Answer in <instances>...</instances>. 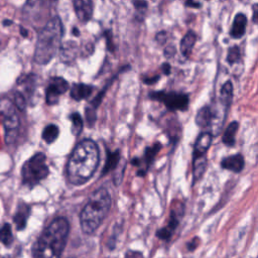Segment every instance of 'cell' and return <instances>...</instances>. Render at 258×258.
<instances>
[{
    "label": "cell",
    "instance_id": "cell-1",
    "mask_svg": "<svg viewBox=\"0 0 258 258\" xmlns=\"http://www.w3.org/2000/svg\"><path fill=\"white\" fill-rule=\"evenodd\" d=\"M99 163V149L91 139L82 140L74 149L68 165L67 174L71 183L81 185L87 182Z\"/></svg>",
    "mask_w": 258,
    "mask_h": 258
},
{
    "label": "cell",
    "instance_id": "cell-2",
    "mask_svg": "<svg viewBox=\"0 0 258 258\" xmlns=\"http://www.w3.org/2000/svg\"><path fill=\"white\" fill-rule=\"evenodd\" d=\"M70 231L69 222L62 218L54 219L42 232L34 244V258H59L66 246Z\"/></svg>",
    "mask_w": 258,
    "mask_h": 258
},
{
    "label": "cell",
    "instance_id": "cell-3",
    "mask_svg": "<svg viewBox=\"0 0 258 258\" xmlns=\"http://www.w3.org/2000/svg\"><path fill=\"white\" fill-rule=\"evenodd\" d=\"M63 26L60 19L55 16L49 19L38 33L35 45L34 60L38 64L49 62L60 47Z\"/></svg>",
    "mask_w": 258,
    "mask_h": 258
},
{
    "label": "cell",
    "instance_id": "cell-4",
    "mask_svg": "<svg viewBox=\"0 0 258 258\" xmlns=\"http://www.w3.org/2000/svg\"><path fill=\"white\" fill-rule=\"evenodd\" d=\"M111 207V196L105 187L95 190L89 198L80 215L81 228L84 233L92 234L101 225Z\"/></svg>",
    "mask_w": 258,
    "mask_h": 258
},
{
    "label": "cell",
    "instance_id": "cell-5",
    "mask_svg": "<svg viewBox=\"0 0 258 258\" xmlns=\"http://www.w3.org/2000/svg\"><path fill=\"white\" fill-rule=\"evenodd\" d=\"M45 155L41 152L34 154L22 166V181L30 187L44 179L48 174V166L45 162Z\"/></svg>",
    "mask_w": 258,
    "mask_h": 258
},
{
    "label": "cell",
    "instance_id": "cell-6",
    "mask_svg": "<svg viewBox=\"0 0 258 258\" xmlns=\"http://www.w3.org/2000/svg\"><path fill=\"white\" fill-rule=\"evenodd\" d=\"M0 117L2 118L5 128L6 142L10 143L16 137L19 127V118L14 106L8 99L0 100Z\"/></svg>",
    "mask_w": 258,
    "mask_h": 258
},
{
    "label": "cell",
    "instance_id": "cell-7",
    "mask_svg": "<svg viewBox=\"0 0 258 258\" xmlns=\"http://www.w3.org/2000/svg\"><path fill=\"white\" fill-rule=\"evenodd\" d=\"M149 97L153 100L163 102L167 109L170 111H184L188 107V96L186 94L176 93V92H152L149 94Z\"/></svg>",
    "mask_w": 258,
    "mask_h": 258
},
{
    "label": "cell",
    "instance_id": "cell-8",
    "mask_svg": "<svg viewBox=\"0 0 258 258\" xmlns=\"http://www.w3.org/2000/svg\"><path fill=\"white\" fill-rule=\"evenodd\" d=\"M69 83L60 77H53L50 79L46 91L45 100L48 105H55L58 102L59 96L69 90Z\"/></svg>",
    "mask_w": 258,
    "mask_h": 258
},
{
    "label": "cell",
    "instance_id": "cell-9",
    "mask_svg": "<svg viewBox=\"0 0 258 258\" xmlns=\"http://www.w3.org/2000/svg\"><path fill=\"white\" fill-rule=\"evenodd\" d=\"M183 215V205L180 203H177L175 207L171 209L170 212V217H169V222L165 228H162L157 231L156 235L158 238L162 240H168L174 231V229L177 227L181 217Z\"/></svg>",
    "mask_w": 258,
    "mask_h": 258
},
{
    "label": "cell",
    "instance_id": "cell-10",
    "mask_svg": "<svg viewBox=\"0 0 258 258\" xmlns=\"http://www.w3.org/2000/svg\"><path fill=\"white\" fill-rule=\"evenodd\" d=\"M212 139H213V136L210 132H204L199 135L198 139L196 140L195 146H194L192 159L206 157V153H207L208 149L210 148Z\"/></svg>",
    "mask_w": 258,
    "mask_h": 258
},
{
    "label": "cell",
    "instance_id": "cell-11",
    "mask_svg": "<svg viewBox=\"0 0 258 258\" xmlns=\"http://www.w3.org/2000/svg\"><path fill=\"white\" fill-rule=\"evenodd\" d=\"M75 12L78 18L83 21L87 22L91 19L93 15V2L90 0H75L73 2Z\"/></svg>",
    "mask_w": 258,
    "mask_h": 258
},
{
    "label": "cell",
    "instance_id": "cell-12",
    "mask_svg": "<svg viewBox=\"0 0 258 258\" xmlns=\"http://www.w3.org/2000/svg\"><path fill=\"white\" fill-rule=\"evenodd\" d=\"M216 118V112H214L210 106H205L198 111V114L196 116V122L200 127L206 128L209 127Z\"/></svg>",
    "mask_w": 258,
    "mask_h": 258
},
{
    "label": "cell",
    "instance_id": "cell-13",
    "mask_svg": "<svg viewBox=\"0 0 258 258\" xmlns=\"http://www.w3.org/2000/svg\"><path fill=\"white\" fill-rule=\"evenodd\" d=\"M221 166L224 169H228L234 172H240L244 167V157L240 153L227 156L222 159Z\"/></svg>",
    "mask_w": 258,
    "mask_h": 258
},
{
    "label": "cell",
    "instance_id": "cell-14",
    "mask_svg": "<svg viewBox=\"0 0 258 258\" xmlns=\"http://www.w3.org/2000/svg\"><path fill=\"white\" fill-rule=\"evenodd\" d=\"M247 25V17L243 13H238L233 21L230 35L234 38H241L245 34Z\"/></svg>",
    "mask_w": 258,
    "mask_h": 258
},
{
    "label": "cell",
    "instance_id": "cell-15",
    "mask_svg": "<svg viewBox=\"0 0 258 258\" xmlns=\"http://www.w3.org/2000/svg\"><path fill=\"white\" fill-rule=\"evenodd\" d=\"M93 90L94 88L90 85H86L82 83L74 84L71 89V97L76 101H81L90 97Z\"/></svg>",
    "mask_w": 258,
    "mask_h": 258
},
{
    "label": "cell",
    "instance_id": "cell-16",
    "mask_svg": "<svg viewBox=\"0 0 258 258\" xmlns=\"http://www.w3.org/2000/svg\"><path fill=\"white\" fill-rule=\"evenodd\" d=\"M197 40V35L192 31H188L181 39L180 41V52L181 54L185 57L188 58V56L191 53V49L196 43Z\"/></svg>",
    "mask_w": 258,
    "mask_h": 258
},
{
    "label": "cell",
    "instance_id": "cell-17",
    "mask_svg": "<svg viewBox=\"0 0 258 258\" xmlns=\"http://www.w3.org/2000/svg\"><path fill=\"white\" fill-rule=\"evenodd\" d=\"M238 128H239V123L236 121H233L228 125L222 137V141L225 145L233 146L235 144V136L238 131Z\"/></svg>",
    "mask_w": 258,
    "mask_h": 258
},
{
    "label": "cell",
    "instance_id": "cell-18",
    "mask_svg": "<svg viewBox=\"0 0 258 258\" xmlns=\"http://www.w3.org/2000/svg\"><path fill=\"white\" fill-rule=\"evenodd\" d=\"M232 99H233L232 83L231 82H226L223 85V87L221 89V93H220V101H221L222 106L225 108L226 111L230 107V105L232 103Z\"/></svg>",
    "mask_w": 258,
    "mask_h": 258
},
{
    "label": "cell",
    "instance_id": "cell-19",
    "mask_svg": "<svg viewBox=\"0 0 258 258\" xmlns=\"http://www.w3.org/2000/svg\"><path fill=\"white\" fill-rule=\"evenodd\" d=\"M28 216H29V207L26 206L25 204H21L14 216V222L16 224L17 230H22L25 227Z\"/></svg>",
    "mask_w": 258,
    "mask_h": 258
},
{
    "label": "cell",
    "instance_id": "cell-20",
    "mask_svg": "<svg viewBox=\"0 0 258 258\" xmlns=\"http://www.w3.org/2000/svg\"><path fill=\"white\" fill-rule=\"evenodd\" d=\"M119 159H120V154H119L118 150H116L115 152H109L107 155L106 163L102 170V174H107L110 170L115 169L116 165L119 162Z\"/></svg>",
    "mask_w": 258,
    "mask_h": 258
},
{
    "label": "cell",
    "instance_id": "cell-21",
    "mask_svg": "<svg viewBox=\"0 0 258 258\" xmlns=\"http://www.w3.org/2000/svg\"><path fill=\"white\" fill-rule=\"evenodd\" d=\"M57 136H58V127L56 125L49 124L43 129L42 138L46 143L48 144L52 143L57 138Z\"/></svg>",
    "mask_w": 258,
    "mask_h": 258
},
{
    "label": "cell",
    "instance_id": "cell-22",
    "mask_svg": "<svg viewBox=\"0 0 258 258\" xmlns=\"http://www.w3.org/2000/svg\"><path fill=\"white\" fill-rule=\"evenodd\" d=\"M70 119L72 121V133L75 136H79L83 130V120L79 113L75 112L70 115Z\"/></svg>",
    "mask_w": 258,
    "mask_h": 258
},
{
    "label": "cell",
    "instance_id": "cell-23",
    "mask_svg": "<svg viewBox=\"0 0 258 258\" xmlns=\"http://www.w3.org/2000/svg\"><path fill=\"white\" fill-rule=\"evenodd\" d=\"M159 149H160V144L159 143H156V144H154V145H152L150 147H147L145 149L143 160H144V162L146 164V167H145L146 170L149 167V165L151 164V162L153 161V159H154L155 155L157 154V152L159 151Z\"/></svg>",
    "mask_w": 258,
    "mask_h": 258
},
{
    "label": "cell",
    "instance_id": "cell-24",
    "mask_svg": "<svg viewBox=\"0 0 258 258\" xmlns=\"http://www.w3.org/2000/svg\"><path fill=\"white\" fill-rule=\"evenodd\" d=\"M0 241L6 246H9L12 243L13 236H12L11 227L9 224H4L0 228Z\"/></svg>",
    "mask_w": 258,
    "mask_h": 258
},
{
    "label": "cell",
    "instance_id": "cell-25",
    "mask_svg": "<svg viewBox=\"0 0 258 258\" xmlns=\"http://www.w3.org/2000/svg\"><path fill=\"white\" fill-rule=\"evenodd\" d=\"M241 57V51L240 48L237 45L231 46L228 50V55H227V60L229 63H235L237 62Z\"/></svg>",
    "mask_w": 258,
    "mask_h": 258
},
{
    "label": "cell",
    "instance_id": "cell-26",
    "mask_svg": "<svg viewBox=\"0 0 258 258\" xmlns=\"http://www.w3.org/2000/svg\"><path fill=\"white\" fill-rule=\"evenodd\" d=\"M14 103H15V105L17 106V108L19 110H23L25 108L26 101H25V98L23 97V95L20 92H16L14 94Z\"/></svg>",
    "mask_w": 258,
    "mask_h": 258
},
{
    "label": "cell",
    "instance_id": "cell-27",
    "mask_svg": "<svg viewBox=\"0 0 258 258\" xmlns=\"http://www.w3.org/2000/svg\"><path fill=\"white\" fill-rule=\"evenodd\" d=\"M86 119L87 122L90 126H93L96 120V113H95V109L92 107H87L86 108Z\"/></svg>",
    "mask_w": 258,
    "mask_h": 258
},
{
    "label": "cell",
    "instance_id": "cell-28",
    "mask_svg": "<svg viewBox=\"0 0 258 258\" xmlns=\"http://www.w3.org/2000/svg\"><path fill=\"white\" fill-rule=\"evenodd\" d=\"M166 37H167L166 32H165V31H160V32H159V33H157V35H156V40H157V42H158V43L162 44V43H164V42H165Z\"/></svg>",
    "mask_w": 258,
    "mask_h": 258
},
{
    "label": "cell",
    "instance_id": "cell-29",
    "mask_svg": "<svg viewBox=\"0 0 258 258\" xmlns=\"http://www.w3.org/2000/svg\"><path fill=\"white\" fill-rule=\"evenodd\" d=\"M159 79V76H155V77H151V78H145L143 80V83L144 84H147V85H152V84H155Z\"/></svg>",
    "mask_w": 258,
    "mask_h": 258
},
{
    "label": "cell",
    "instance_id": "cell-30",
    "mask_svg": "<svg viewBox=\"0 0 258 258\" xmlns=\"http://www.w3.org/2000/svg\"><path fill=\"white\" fill-rule=\"evenodd\" d=\"M174 52H175V48L172 45L171 46H167L165 48V50H164V54L166 55V57H171L174 54Z\"/></svg>",
    "mask_w": 258,
    "mask_h": 258
},
{
    "label": "cell",
    "instance_id": "cell-31",
    "mask_svg": "<svg viewBox=\"0 0 258 258\" xmlns=\"http://www.w3.org/2000/svg\"><path fill=\"white\" fill-rule=\"evenodd\" d=\"M133 4H134V6H135L136 8H138V9H140V8H145V7L147 6V3L144 2V1H135V2H133Z\"/></svg>",
    "mask_w": 258,
    "mask_h": 258
},
{
    "label": "cell",
    "instance_id": "cell-32",
    "mask_svg": "<svg viewBox=\"0 0 258 258\" xmlns=\"http://www.w3.org/2000/svg\"><path fill=\"white\" fill-rule=\"evenodd\" d=\"M198 243H199V240H198L197 238L192 239V240H191V242L187 244V247H188V249H189V250H194V249H196V247H197Z\"/></svg>",
    "mask_w": 258,
    "mask_h": 258
},
{
    "label": "cell",
    "instance_id": "cell-33",
    "mask_svg": "<svg viewBox=\"0 0 258 258\" xmlns=\"http://www.w3.org/2000/svg\"><path fill=\"white\" fill-rule=\"evenodd\" d=\"M126 258H142V256L140 253L137 252H128Z\"/></svg>",
    "mask_w": 258,
    "mask_h": 258
},
{
    "label": "cell",
    "instance_id": "cell-34",
    "mask_svg": "<svg viewBox=\"0 0 258 258\" xmlns=\"http://www.w3.org/2000/svg\"><path fill=\"white\" fill-rule=\"evenodd\" d=\"M186 6H190V7H195V8H199L201 6V3L199 2H192V1H187L185 2Z\"/></svg>",
    "mask_w": 258,
    "mask_h": 258
},
{
    "label": "cell",
    "instance_id": "cell-35",
    "mask_svg": "<svg viewBox=\"0 0 258 258\" xmlns=\"http://www.w3.org/2000/svg\"><path fill=\"white\" fill-rule=\"evenodd\" d=\"M162 71H163V73L165 74V75H168V74H170V66L168 64V63H163V66H162Z\"/></svg>",
    "mask_w": 258,
    "mask_h": 258
},
{
    "label": "cell",
    "instance_id": "cell-36",
    "mask_svg": "<svg viewBox=\"0 0 258 258\" xmlns=\"http://www.w3.org/2000/svg\"><path fill=\"white\" fill-rule=\"evenodd\" d=\"M256 18H257V5L255 4L253 7V20L256 23Z\"/></svg>",
    "mask_w": 258,
    "mask_h": 258
},
{
    "label": "cell",
    "instance_id": "cell-37",
    "mask_svg": "<svg viewBox=\"0 0 258 258\" xmlns=\"http://www.w3.org/2000/svg\"><path fill=\"white\" fill-rule=\"evenodd\" d=\"M72 32H73V34H74L75 36H79V35H80L79 29H78L77 27H74V28H73V30H72Z\"/></svg>",
    "mask_w": 258,
    "mask_h": 258
}]
</instances>
